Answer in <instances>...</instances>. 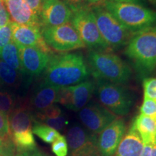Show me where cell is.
<instances>
[{
    "instance_id": "22",
    "label": "cell",
    "mask_w": 156,
    "mask_h": 156,
    "mask_svg": "<svg viewBox=\"0 0 156 156\" xmlns=\"http://www.w3.org/2000/svg\"><path fill=\"white\" fill-rule=\"evenodd\" d=\"M0 58L9 67L23 73L19 56V48L12 41L2 49Z\"/></svg>"
},
{
    "instance_id": "5",
    "label": "cell",
    "mask_w": 156,
    "mask_h": 156,
    "mask_svg": "<svg viewBox=\"0 0 156 156\" xmlns=\"http://www.w3.org/2000/svg\"><path fill=\"white\" fill-rule=\"evenodd\" d=\"M95 93L101 104L116 116H126L134 103V95L121 84L96 80Z\"/></svg>"
},
{
    "instance_id": "41",
    "label": "cell",
    "mask_w": 156,
    "mask_h": 156,
    "mask_svg": "<svg viewBox=\"0 0 156 156\" xmlns=\"http://www.w3.org/2000/svg\"><path fill=\"white\" fill-rule=\"evenodd\" d=\"M43 1H44V2H45V1H46V0H43Z\"/></svg>"
},
{
    "instance_id": "17",
    "label": "cell",
    "mask_w": 156,
    "mask_h": 156,
    "mask_svg": "<svg viewBox=\"0 0 156 156\" xmlns=\"http://www.w3.org/2000/svg\"><path fill=\"white\" fill-rule=\"evenodd\" d=\"M60 87L43 83L34 90L30 96L28 108L33 114L46 110L57 103Z\"/></svg>"
},
{
    "instance_id": "13",
    "label": "cell",
    "mask_w": 156,
    "mask_h": 156,
    "mask_svg": "<svg viewBox=\"0 0 156 156\" xmlns=\"http://www.w3.org/2000/svg\"><path fill=\"white\" fill-rule=\"evenodd\" d=\"M12 41L17 47H36L48 54L51 48L46 44L41 35V28L37 25H18L12 23Z\"/></svg>"
},
{
    "instance_id": "4",
    "label": "cell",
    "mask_w": 156,
    "mask_h": 156,
    "mask_svg": "<svg viewBox=\"0 0 156 156\" xmlns=\"http://www.w3.org/2000/svg\"><path fill=\"white\" fill-rule=\"evenodd\" d=\"M102 6L132 34L142 29L156 26V11L145 6L109 0Z\"/></svg>"
},
{
    "instance_id": "27",
    "label": "cell",
    "mask_w": 156,
    "mask_h": 156,
    "mask_svg": "<svg viewBox=\"0 0 156 156\" xmlns=\"http://www.w3.org/2000/svg\"><path fill=\"white\" fill-rule=\"evenodd\" d=\"M140 114L156 118V101L144 95L143 102L140 107Z\"/></svg>"
},
{
    "instance_id": "25",
    "label": "cell",
    "mask_w": 156,
    "mask_h": 156,
    "mask_svg": "<svg viewBox=\"0 0 156 156\" xmlns=\"http://www.w3.org/2000/svg\"><path fill=\"white\" fill-rule=\"evenodd\" d=\"M15 107V98L10 93L0 91V112L9 115Z\"/></svg>"
},
{
    "instance_id": "31",
    "label": "cell",
    "mask_w": 156,
    "mask_h": 156,
    "mask_svg": "<svg viewBox=\"0 0 156 156\" xmlns=\"http://www.w3.org/2000/svg\"><path fill=\"white\" fill-rule=\"evenodd\" d=\"M15 148L12 139L5 142L0 139V156H14Z\"/></svg>"
},
{
    "instance_id": "35",
    "label": "cell",
    "mask_w": 156,
    "mask_h": 156,
    "mask_svg": "<svg viewBox=\"0 0 156 156\" xmlns=\"http://www.w3.org/2000/svg\"><path fill=\"white\" fill-rule=\"evenodd\" d=\"M15 156H47L46 154L42 153L39 150L36 149L32 150V151H25V152H17V155Z\"/></svg>"
},
{
    "instance_id": "1",
    "label": "cell",
    "mask_w": 156,
    "mask_h": 156,
    "mask_svg": "<svg viewBox=\"0 0 156 156\" xmlns=\"http://www.w3.org/2000/svg\"><path fill=\"white\" fill-rule=\"evenodd\" d=\"M44 72V83L58 87L77 85L87 80L90 73L81 53L51 54Z\"/></svg>"
},
{
    "instance_id": "23",
    "label": "cell",
    "mask_w": 156,
    "mask_h": 156,
    "mask_svg": "<svg viewBox=\"0 0 156 156\" xmlns=\"http://www.w3.org/2000/svg\"><path fill=\"white\" fill-rule=\"evenodd\" d=\"M22 72L16 70L0 58V82L9 87H16L21 81Z\"/></svg>"
},
{
    "instance_id": "39",
    "label": "cell",
    "mask_w": 156,
    "mask_h": 156,
    "mask_svg": "<svg viewBox=\"0 0 156 156\" xmlns=\"http://www.w3.org/2000/svg\"><path fill=\"white\" fill-rule=\"evenodd\" d=\"M152 156H156V140L152 143Z\"/></svg>"
},
{
    "instance_id": "15",
    "label": "cell",
    "mask_w": 156,
    "mask_h": 156,
    "mask_svg": "<svg viewBox=\"0 0 156 156\" xmlns=\"http://www.w3.org/2000/svg\"><path fill=\"white\" fill-rule=\"evenodd\" d=\"M23 73L30 77L39 76L47 67L51 55L36 47H19Z\"/></svg>"
},
{
    "instance_id": "3",
    "label": "cell",
    "mask_w": 156,
    "mask_h": 156,
    "mask_svg": "<svg viewBox=\"0 0 156 156\" xmlns=\"http://www.w3.org/2000/svg\"><path fill=\"white\" fill-rule=\"evenodd\" d=\"M87 63L95 80L123 85L129 80L132 75L129 66L112 53L90 50L87 54Z\"/></svg>"
},
{
    "instance_id": "24",
    "label": "cell",
    "mask_w": 156,
    "mask_h": 156,
    "mask_svg": "<svg viewBox=\"0 0 156 156\" xmlns=\"http://www.w3.org/2000/svg\"><path fill=\"white\" fill-rule=\"evenodd\" d=\"M32 131L33 133L41 138L43 141L48 144H52L57 138L61 135L58 131L48 126L46 124H42L34 120L33 122Z\"/></svg>"
},
{
    "instance_id": "2",
    "label": "cell",
    "mask_w": 156,
    "mask_h": 156,
    "mask_svg": "<svg viewBox=\"0 0 156 156\" xmlns=\"http://www.w3.org/2000/svg\"><path fill=\"white\" fill-rule=\"evenodd\" d=\"M124 54L132 62L139 77L144 78L156 68V26L132 34Z\"/></svg>"
},
{
    "instance_id": "26",
    "label": "cell",
    "mask_w": 156,
    "mask_h": 156,
    "mask_svg": "<svg viewBox=\"0 0 156 156\" xmlns=\"http://www.w3.org/2000/svg\"><path fill=\"white\" fill-rule=\"evenodd\" d=\"M51 151L56 156H67L69 152L66 137L60 135L51 145Z\"/></svg>"
},
{
    "instance_id": "16",
    "label": "cell",
    "mask_w": 156,
    "mask_h": 156,
    "mask_svg": "<svg viewBox=\"0 0 156 156\" xmlns=\"http://www.w3.org/2000/svg\"><path fill=\"white\" fill-rule=\"evenodd\" d=\"M73 14L69 7L62 0H46L40 15L41 27H56L65 24L71 20Z\"/></svg>"
},
{
    "instance_id": "10",
    "label": "cell",
    "mask_w": 156,
    "mask_h": 156,
    "mask_svg": "<svg viewBox=\"0 0 156 156\" xmlns=\"http://www.w3.org/2000/svg\"><path fill=\"white\" fill-rule=\"evenodd\" d=\"M65 137L69 156H101L96 134L91 133L79 124L71 126Z\"/></svg>"
},
{
    "instance_id": "14",
    "label": "cell",
    "mask_w": 156,
    "mask_h": 156,
    "mask_svg": "<svg viewBox=\"0 0 156 156\" xmlns=\"http://www.w3.org/2000/svg\"><path fill=\"white\" fill-rule=\"evenodd\" d=\"M126 132V124L122 119H116L99 134L98 147L101 156H114Z\"/></svg>"
},
{
    "instance_id": "19",
    "label": "cell",
    "mask_w": 156,
    "mask_h": 156,
    "mask_svg": "<svg viewBox=\"0 0 156 156\" xmlns=\"http://www.w3.org/2000/svg\"><path fill=\"white\" fill-rule=\"evenodd\" d=\"M34 120L62 131L68 124V120L59 107L53 105L43 112L34 114Z\"/></svg>"
},
{
    "instance_id": "21",
    "label": "cell",
    "mask_w": 156,
    "mask_h": 156,
    "mask_svg": "<svg viewBox=\"0 0 156 156\" xmlns=\"http://www.w3.org/2000/svg\"><path fill=\"white\" fill-rule=\"evenodd\" d=\"M132 125L139 133L144 145L152 144L156 140V118L140 114L134 119Z\"/></svg>"
},
{
    "instance_id": "34",
    "label": "cell",
    "mask_w": 156,
    "mask_h": 156,
    "mask_svg": "<svg viewBox=\"0 0 156 156\" xmlns=\"http://www.w3.org/2000/svg\"><path fill=\"white\" fill-rule=\"evenodd\" d=\"M10 23V18L5 5L2 0H0V27H3Z\"/></svg>"
},
{
    "instance_id": "8",
    "label": "cell",
    "mask_w": 156,
    "mask_h": 156,
    "mask_svg": "<svg viewBox=\"0 0 156 156\" xmlns=\"http://www.w3.org/2000/svg\"><path fill=\"white\" fill-rule=\"evenodd\" d=\"M71 23L85 46L90 50L104 51L108 49V46L101 36L90 7L73 12Z\"/></svg>"
},
{
    "instance_id": "9",
    "label": "cell",
    "mask_w": 156,
    "mask_h": 156,
    "mask_svg": "<svg viewBox=\"0 0 156 156\" xmlns=\"http://www.w3.org/2000/svg\"><path fill=\"white\" fill-rule=\"evenodd\" d=\"M41 35L46 44L57 51H69L85 47L70 22L56 27L42 28Z\"/></svg>"
},
{
    "instance_id": "30",
    "label": "cell",
    "mask_w": 156,
    "mask_h": 156,
    "mask_svg": "<svg viewBox=\"0 0 156 156\" xmlns=\"http://www.w3.org/2000/svg\"><path fill=\"white\" fill-rule=\"evenodd\" d=\"M144 95L156 101V77L144 78Z\"/></svg>"
},
{
    "instance_id": "36",
    "label": "cell",
    "mask_w": 156,
    "mask_h": 156,
    "mask_svg": "<svg viewBox=\"0 0 156 156\" xmlns=\"http://www.w3.org/2000/svg\"><path fill=\"white\" fill-rule=\"evenodd\" d=\"M109 1L116 2L120 3H130V4H136V5H140L145 6V0H109Z\"/></svg>"
},
{
    "instance_id": "28",
    "label": "cell",
    "mask_w": 156,
    "mask_h": 156,
    "mask_svg": "<svg viewBox=\"0 0 156 156\" xmlns=\"http://www.w3.org/2000/svg\"><path fill=\"white\" fill-rule=\"evenodd\" d=\"M0 139L3 142L11 139L8 115L0 112Z\"/></svg>"
},
{
    "instance_id": "32",
    "label": "cell",
    "mask_w": 156,
    "mask_h": 156,
    "mask_svg": "<svg viewBox=\"0 0 156 156\" xmlns=\"http://www.w3.org/2000/svg\"><path fill=\"white\" fill-rule=\"evenodd\" d=\"M62 1L69 7L73 12H75L80 9L90 7L87 0H62Z\"/></svg>"
},
{
    "instance_id": "20",
    "label": "cell",
    "mask_w": 156,
    "mask_h": 156,
    "mask_svg": "<svg viewBox=\"0 0 156 156\" xmlns=\"http://www.w3.org/2000/svg\"><path fill=\"white\" fill-rule=\"evenodd\" d=\"M143 146L144 144L139 133L132 125L121 141L116 156H140Z\"/></svg>"
},
{
    "instance_id": "42",
    "label": "cell",
    "mask_w": 156,
    "mask_h": 156,
    "mask_svg": "<svg viewBox=\"0 0 156 156\" xmlns=\"http://www.w3.org/2000/svg\"><path fill=\"white\" fill-rule=\"evenodd\" d=\"M1 84H2V83H1V82H0V85H1Z\"/></svg>"
},
{
    "instance_id": "18",
    "label": "cell",
    "mask_w": 156,
    "mask_h": 156,
    "mask_svg": "<svg viewBox=\"0 0 156 156\" xmlns=\"http://www.w3.org/2000/svg\"><path fill=\"white\" fill-rule=\"evenodd\" d=\"M12 23L41 27L40 18L33 12L24 0H2Z\"/></svg>"
},
{
    "instance_id": "7",
    "label": "cell",
    "mask_w": 156,
    "mask_h": 156,
    "mask_svg": "<svg viewBox=\"0 0 156 156\" xmlns=\"http://www.w3.org/2000/svg\"><path fill=\"white\" fill-rule=\"evenodd\" d=\"M91 9L101 36L108 48L118 50L126 46L132 34L126 30L102 5L93 6Z\"/></svg>"
},
{
    "instance_id": "12",
    "label": "cell",
    "mask_w": 156,
    "mask_h": 156,
    "mask_svg": "<svg viewBox=\"0 0 156 156\" xmlns=\"http://www.w3.org/2000/svg\"><path fill=\"white\" fill-rule=\"evenodd\" d=\"M79 117L87 131L96 135L117 119L116 115L95 101L89 102L82 108Z\"/></svg>"
},
{
    "instance_id": "29",
    "label": "cell",
    "mask_w": 156,
    "mask_h": 156,
    "mask_svg": "<svg viewBox=\"0 0 156 156\" xmlns=\"http://www.w3.org/2000/svg\"><path fill=\"white\" fill-rule=\"evenodd\" d=\"M12 41V22L3 27H0V54L2 48Z\"/></svg>"
},
{
    "instance_id": "38",
    "label": "cell",
    "mask_w": 156,
    "mask_h": 156,
    "mask_svg": "<svg viewBox=\"0 0 156 156\" xmlns=\"http://www.w3.org/2000/svg\"><path fill=\"white\" fill-rule=\"evenodd\" d=\"M107 0H87V2L90 5H102L103 3L106 2Z\"/></svg>"
},
{
    "instance_id": "37",
    "label": "cell",
    "mask_w": 156,
    "mask_h": 156,
    "mask_svg": "<svg viewBox=\"0 0 156 156\" xmlns=\"http://www.w3.org/2000/svg\"><path fill=\"white\" fill-rule=\"evenodd\" d=\"M140 156H152V144L144 145Z\"/></svg>"
},
{
    "instance_id": "40",
    "label": "cell",
    "mask_w": 156,
    "mask_h": 156,
    "mask_svg": "<svg viewBox=\"0 0 156 156\" xmlns=\"http://www.w3.org/2000/svg\"><path fill=\"white\" fill-rule=\"evenodd\" d=\"M149 3H151L152 5H153L154 7H156V0H147Z\"/></svg>"
},
{
    "instance_id": "33",
    "label": "cell",
    "mask_w": 156,
    "mask_h": 156,
    "mask_svg": "<svg viewBox=\"0 0 156 156\" xmlns=\"http://www.w3.org/2000/svg\"><path fill=\"white\" fill-rule=\"evenodd\" d=\"M27 5L30 7V9L33 11L36 16L40 18L41 12L42 9V6L44 4L43 0H24Z\"/></svg>"
},
{
    "instance_id": "11",
    "label": "cell",
    "mask_w": 156,
    "mask_h": 156,
    "mask_svg": "<svg viewBox=\"0 0 156 156\" xmlns=\"http://www.w3.org/2000/svg\"><path fill=\"white\" fill-rule=\"evenodd\" d=\"M95 87V83L90 80L73 86L60 87L57 103L73 112H80L92 98Z\"/></svg>"
},
{
    "instance_id": "6",
    "label": "cell",
    "mask_w": 156,
    "mask_h": 156,
    "mask_svg": "<svg viewBox=\"0 0 156 156\" xmlns=\"http://www.w3.org/2000/svg\"><path fill=\"white\" fill-rule=\"evenodd\" d=\"M11 139L17 152L32 151L36 148L32 131L34 114L26 105L13 109L8 115Z\"/></svg>"
}]
</instances>
